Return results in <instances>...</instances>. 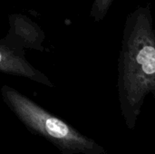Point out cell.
Returning a JSON list of instances; mask_svg holds the SVG:
<instances>
[{
  "label": "cell",
  "mask_w": 155,
  "mask_h": 154,
  "mask_svg": "<svg viewBox=\"0 0 155 154\" xmlns=\"http://www.w3.org/2000/svg\"><path fill=\"white\" fill-rule=\"evenodd\" d=\"M117 83L121 110L133 129L145 97L155 92V35L148 7H138L127 15Z\"/></svg>",
  "instance_id": "obj_1"
},
{
  "label": "cell",
  "mask_w": 155,
  "mask_h": 154,
  "mask_svg": "<svg viewBox=\"0 0 155 154\" xmlns=\"http://www.w3.org/2000/svg\"><path fill=\"white\" fill-rule=\"evenodd\" d=\"M2 97L8 108L31 132L45 137L63 154H104V149L51 114L13 87L3 85Z\"/></svg>",
  "instance_id": "obj_2"
},
{
  "label": "cell",
  "mask_w": 155,
  "mask_h": 154,
  "mask_svg": "<svg viewBox=\"0 0 155 154\" xmlns=\"http://www.w3.org/2000/svg\"><path fill=\"white\" fill-rule=\"evenodd\" d=\"M0 73L28 78L36 83L53 87L50 80L40 71L34 68L25 58L22 52L0 41Z\"/></svg>",
  "instance_id": "obj_3"
},
{
  "label": "cell",
  "mask_w": 155,
  "mask_h": 154,
  "mask_svg": "<svg viewBox=\"0 0 155 154\" xmlns=\"http://www.w3.org/2000/svg\"><path fill=\"white\" fill-rule=\"evenodd\" d=\"M114 0H94L92 6L90 15L94 17L95 22H99L104 18Z\"/></svg>",
  "instance_id": "obj_4"
}]
</instances>
